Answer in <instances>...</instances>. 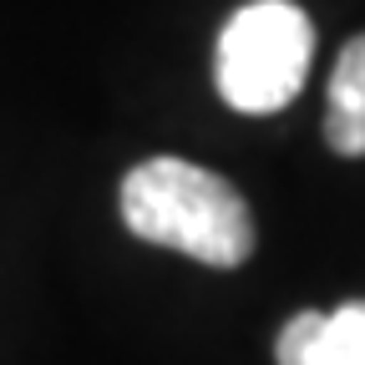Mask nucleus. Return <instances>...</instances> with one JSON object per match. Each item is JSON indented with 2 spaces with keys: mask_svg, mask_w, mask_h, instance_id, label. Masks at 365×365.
I'll return each instance as SVG.
<instances>
[{
  "mask_svg": "<svg viewBox=\"0 0 365 365\" xmlns=\"http://www.w3.org/2000/svg\"><path fill=\"white\" fill-rule=\"evenodd\" d=\"M325 143L340 158H365V36H355L340 51V61H335Z\"/></svg>",
  "mask_w": 365,
  "mask_h": 365,
  "instance_id": "20e7f679",
  "label": "nucleus"
},
{
  "mask_svg": "<svg viewBox=\"0 0 365 365\" xmlns=\"http://www.w3.org/2000/svg\"><path fill=\"white\" fill-rule=\"evenodd\" d=\"M122 223L158 249L239 269L254 254V213L228 178L188 158H148L122 178Z\"/></svg>",
  "mask_w": 365,
  "mask_h": 365,
  "instance_id": "f257e3e1",
  "label": "nucleus"
},
{
  "mask_svg": "<svg viewBox=\"0 0 365 365\" xmlns=\"http://www.w3.org/2000/svg\"><path fill=\"white\" fill-rule=\"evenodd\" d=\"M279 365H365V299L340 309H299L274 345Z\"/></svg>",
  "mask_w": 365,
  "mask_h": 365,
  "instance_id": "7ed1b4c3",
  "label": "nucleus"
},
{
  "mask_svg": "<svg viewBox=\"0 0 365 365\" xmlns=\"http://www.w3.org/2000/svg\"><path fill=\"white\" fill-rule=\"evenodd\" d=\"M309 56H314V26L294 0H249L228 16L218 36L213 61L218 97L234 112L269 117L299 97Z\"/></svg>",
  "mask_w": 365,
  "mask_h": 365,
  "instance_id": "f03ea898",
  "label": "nucleus"
}]
</instances>
